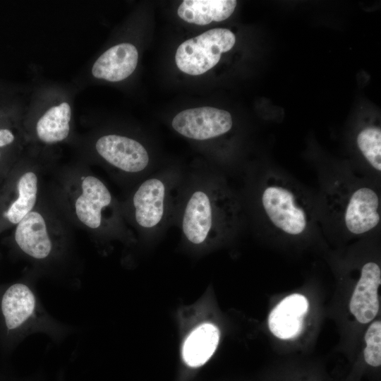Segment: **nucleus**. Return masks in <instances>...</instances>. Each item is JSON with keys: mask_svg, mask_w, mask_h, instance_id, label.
Returning <instances> with one entry per match:
<instances>
[{"mask_svg": "<svg viewBox=\"0 0 381 381\" xmlns=\"http://www.w3.org/2000/svg\"><path fill=\"white\" fill-rule=\"evenodd\" d=\"M71 327L52 317L28 279L0 285V346L14 349L25 338L42 333L54 341L63 340Z\"/></svg>", "mask_w": 381, "mask_h": 381, "instance_id": "nucleus-1", "label": "nucleus"}, {"mask_svg": "<svg viewBox=\"0 0 381 381\" xmlns=\"http://www.w3.org/2000/svg\"><path fill=\"white\" fill-rule=\"evenodd\" d=\"M239 205L236 197L224 185L205 182L188 194L181 215V229L187 241L202 245L234 231Z\"/></svg>", "mask_w": 381, "mask_h": 381, "instance_id": "nucleus-2", "label": "nucleus"}, {"mask_svg": "<svg viewBox=\"0 0 381 381\" xmlns=\"http://www.w3.org/2000/svg\"><path fill=\"white\" fill-rule=\"evenodd\" d=\"M260 202L269 223L281 233L298 236L313 223L310 202L292 181L279 175L267 177L260 191Z\"/></svg>", "mask_w": 381, "mask_h": 381, "instance_id": "nucleus-3", "label": "nucleus"}, {"mask_svg": "<svg viewBox=\"0 0 381 381\" xmlns=\"http://www.w3.org/2000/svg\"><path fill=\"white\" fill-rule=\"evenodd\" d=\"M332 201L346 231L353 235H363L376 229L380 223V199L370 186L359 183H339Z\"/></svg>", "mask_w": 381, "mask_h": 381, "instance_id": "nucleus-4", "label": "nucleus"}, {"mask_svg": "<svg viewBox=\"0 0 381 381\" xmlns=\"http://www.w3.org/2000/svg\"><path fill=\"white\" fill-rule=\"evenodd\" d=\"M14 241L22 255L39 265H52L66 254L62 238L52 230L48 218L35 209L16 224Z\"/></svg>", "mask_w": 381, "mask_h": 381, "instance_id": "nucleus-5", "label": "nucleus"}, {"mask_svg": "<svg viewBox=\"0 0 381 381\" xmlns=\"http://www.w3.org/2000/svg\"><path fill=\"white\" fill-rule=\"evenodd\" d=\"M235 42L234 34L228 29L207 30L179 45L175 55L176 66L187 74L201 75L213 68L222 54L231 50Z\"/></svg>", "mask_w": 381, "mask_h": 381, "instance_id": "nucleus-6", "label": "nucleus"}, {"mask_svg": "<svg viewBox=\"0 0 381 381\" xmlns=\"http://www.w3.org/2000/svg\"><path fill=\"white\" fill-rule=\"evenodd\" d=\"M174 190L171 181L162 176L140 183L131 199L133 219L140 229L155 231L162 226L174 203Z\"/></svg>", "mask_w": 381, "mask_h": 381, "instance_id": "nucleus-7", "label": "nucleus"}, {"mask_svg": "<svg viewBox=\"0 0 381 381\" xmlns=\"http://www.w3.org/2000/svg\"><path fill=\"white\" fill-rule=\"evenodd\" d=\"M73 197V209L78 221L90 229H99L112 209L113 198L107 186L97 177L80 178Z\"/></svg>", "mask_w": 381, "mask_h": 381, "instance_id": "nucleus-8", "label": "nucleus"}, {"mask_svg": "<svg viewBox=\"0 0 381 381\" xmlns=\"http://www.w3.org/2000/svg\"><path fill=\"white\" fill-rule=\"evenodd\" d=\"M229 112L210 107L183 110L176 115L172 127L188 138L205 140L222 135L232 127Z\"/></svg>", "mask_w": 381, "mask_h": 381, "instance_id": "nucleus-9", "label": "nucleus"}, {"mask_svg": "<svg viewBox=\"0 0 381 381\" xmlns=\"http://www.w3.org/2000/svg\"><path fill=\"white\" fill-rule=\"evenodd\" d=\"M95 149L104 161L123 173H142L150 163L145 147L137 140L126 136L103 135L97 140Z\"/></svg>", "mask_w": 381, "mask_h": 381, "instance_id": "nucleus-10", "label": "nucleus"}, {"mask_svg": "<svg viewBox=\"0 0 381 381\" xmlns=\"http://www.w3.org/2000/svg\"><path fill=\"white\" fill-rule=\"evenodd\" d=\"M381 284V270L374 262H366L361 268L359 279L353 290L349 309L357 321L368 323L379 311L378 288Z\"/></svg>", "mask_w": 381, "mask_h": 381, "instance_id": "nucleus-11", "label": "nucleus"}, {"mask_svg": "<svg viewBox=\"0 0 381 381\" xmlns=\"http://www.w3.org/2000/svg\"><path fill=\"white\" fill-rule=\"evenodd\" d=\"M308 309L307 298L299 294L284 298L271 311L268 318L270 332L281 339H291L301 332L303 318Z\"/></svg>", "mask_w": 381, "mask_h": 381, "instance_id": "nucleus-12", "label": "nucleus"}, {"mask_svg": "<svg viewBox=\"0 0 381 381\" xmlns=\"http://www.w3.org/2000/svg\"><path fill=\"white\" fill-rule=\"evenodd\" d=\"M138 60L136 47L130 43L118 44L104 52L94 63L92 75L110 82L123 80L135 71Z\"/></svg>", "mask_w": 381, "mask_h": 381, "instance_id": "nucleus-13", "label": "nucleus"}, {"mask_svg": "<svg viewBox=\"0 0 381 381\" xmlns=\"http://www.w3.org/2000/svg\"><path fill=\"white\" fill-rule=\"evenodd\" d=\"M235 0H185L178 8L179 16L198 25L228 18L236 6Z\"/></svg>", "mask_w": 381, "mask_h": 381, "instance_id": "nucleus-14", "label": "nucleus"}, {"mask_svg": "<svg viewBox=\"0 0 381 381\" xmlns=\"http://www.w3.org/2000/svg\"><path fill=\"white\" fill-rule=\"evenodd\" d=\"M219 332L212 324H203L186 339L183 347V357L191 367L203 365L213 354L219 342Z\"/></svg>", "mask_w": 381, "mask_h": 381, "instance_id": "nucleus-15", "label": "nucleus"}, {"mask_svg": "<svg viewBox=\"0 0 381 381\" xmlns=\"http://www.w3.org/2000/svg\"><path fill=\"white\" fill-rule=\"evenodd\" d=\"M38 177L32 171L23 172L16 184V195L4 216L8 222L18 224L34 210L37 200Z\"/></svg>", "mask_w": 381, "mask_h": 381, "instance_id": "nucleus-16", "label": "nucleus"}, {"mask_svg": "<svg viewBox=\"0 0 381 381\" xmlns=\"http://www.w3.org/2000/svg\"><path fill=\"white\" fill-rule=\"evenodd\" d=\"M71 110L67 102L53 106L45 111L36 124L38 138L47 144L65 140L70 132Z\"/></svg>", "mask_w": 381, "mask_h": 381, "instance_id": "nucleus-17", "label": "nucleus"}, {"mask_svg": "<svg viewBox=\"0 0 381 381\" xmlns=\"http://www.w3.org/2000/svg\"><path fill=\"white\" fill-rule=\"evenodd\" d=\"M357 145L369 164L377 172L381 171V131L370 126L363 129L357 136Z\"/></svg>", "mask_w": 381, "mask_h": 381, "instance_id": "nucleus-18", "label": "nucleus"}, {"mask_svg": "<svg viewBox=\"0 0 381 381\" xmlns=\"http://www.w3.org/2000/svg\"><path fill=\"white\" fill-rule=\"evenodd\" d=\"M365 347L363 355L365 362L374 367L381 364V322H373L365 334Z\"/></svg>", "mask_w": 381, "mask_h": 381, "instance_id": "nucleus-19", "label": "nucleus"}, {"mask_svg": "<svg viewBox=\"0 0 381 381\" xmlns=\"http://www.w3.org/2000/svg\"><path fill=\"white\" fill-rule=\"evenodd\" d=\"M14 140V135L8 129H0V147L11 144Z\"/></svg>", "mask_w": 381, "mask_h": 381, "instance_id": "nucleus-20", "label": "nucleus"}, {"mask_svg": "<svg viewBox=\"0 0 381 381\" xmlns=\"http://www.w3.org/2000/svg\"><path fill=\"white\" fill-rule=\"evenodd\" d=\"M0 155H1V154H0Z\"/></svg>", "mask_w": 381, "mask_h": 381, "instance_id": "nucleus-21", "label": "nucleus"}]
</instances>
